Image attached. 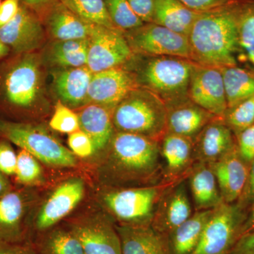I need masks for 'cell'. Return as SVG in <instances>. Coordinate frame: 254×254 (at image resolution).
Returning a JSON list of instances; mask_svg holds the SVG:
<instances>
[{
  "mask_svg": "<svg viewBox=\"0 0 254 254\" xmlns=\"http://www.w3.org/2000/svg\"><path fill=\"white\" fill-rule=\"evenodd\" d=\"M96 172L102 187L131 188L157 185L163 181L159 141L116 131L109 146L100 155Z\"/></svg>",
  "mask_w": 254,
  "mask_h": 254,
  "instance_id": "obj_1",
  "label": "cell"
},
{
  "mask_svg": "<svg viewBox=\"0 0 254 254\" xmlns=\"http://www.w3.org/2000/svg\"><path fill=\"white\" fill-rule=\"evenodd\" d=\"M43 60L38 53L11 55L0 62V118L31 122L46 110Z\"/></svg>",
  "mask_w": 254,
  "mask_h": 254,
  "instance_id": "obj_2",
  "label": "cell"
},
{
  "mask_svg": "<svg viewBox=\"0 0 254 254\" xmlns=\"http://www.w3.org/2000/svg\"><path fill=\"white\" fill-rule=\"evenodd\" d=\"M241 0L200 12L189 34L190 60L203 66H236Z\"/></svg>",
  "mask_w": 254,
  "mask_h": 254,
  "instance_id": "obj_3",
  "label": "cell"
},
{
  "mask_svg": "<svg viewBox=\"0 0 254 254\" xmlns=\"http://www.w3.org/2000/svg\"><path fill=\"white\" fill-rule=\"evenodd\" d=\"M131 71L137 86L158 96L166 106L189 98V86L195 64L178 57L145 56Z\"/></svg>",
  "mask_w": 254,
  "mask_h": 254,
  "instance_id": "obj_4",
  "label": "cell"
},
{
  "mask_svg": "<svg viewBox=\"0 0 254 254\" xmlns=\"http://www.w3.org/2000/svg\"><path fill=\"white\" fill-rule=\"evenodd\" d=\"M183 179L173 182L163 181L151 186L103 187L98 193V201L117 225L150 226L155 209L164 192Z\"/></svg>",
  "mask_w": 254,
  "mask_h": 254,
  "instance_id": "obj_5",
  "label": "cell"
},
{
  "mask_svg": "<svg viewBox=\"0 0 254 254\" xmlns=\"http://www.w3.org/2000/svg\"><path fill=\"white\" fill-rule=\"evenodd\" d=\"M117 131L133 133L160 141L167 133V107L148 90L136 87L113 110Z\"/></svg>",
  "mask_w": 254,
  "mask_h": 254,
  "instance_id": "obj_6",
  "label": "cell"
},
{
  "mask_svg": "<svg viewBox=\"0 0 254 254\" xmlns=\"http://www.w3.org/2000/svg\"><path fill=\"white\" fill-rule=\"evenodd\" d=\"M0 138L36 157L53 168H74L76 157L45 127L32 122H16L0 118Z\"/></svg>",
  "mask_w": 254,
  "mask_h": 254,
  "instance_id": "obj_7",
  "label": "cell"
},
{
  "mask_svg": "<svg viewBox=\"0 0 254 254\" xmlns=\"http://www.w3.org/2000/svg\"><path fill=\"white\" fill-rule=\"evenodd\" d=\"M86 193L83 178L73 177L60 182L32 211L29 240L59 225L81 203Z\"/></svg>",
  "mask_w": 254,
  "mask_h": 254,
  "instance_id": "obj_8",
  "label": "cell"
},
{
  "mask_svg": "<svg viewBox=\"0 0 254 254\" xmlns=\"http://www.w3.org/2000/svg\"><path fill=\"white\" fill-rule=\"evenodd\" d=\"M247 217V212L236 203L223 202L214 208L193 254H230L242 236Z\"/></svg>",
  "mask_w": 254,
  "mask_h": 254,
  "instance_id": "obj_9",
  "label": "cell"
},
{
  "mask_svg": "<svg viewBox=\"0 0 254 254\" xmlns=\"http://www.w3.org/2000/svg\"><path fill=\"white\" fill-rule=\"evenodd\" d=\"M86 254H123L116 224L104 210H93L66 221Z\"/></svg>",
  "mask_w": 254,
  "mask_h": 254,
  "instance_id": "obj_10",
  "label": "cell"
},
{
  "mask_svg": "<svg viewBox=\"0 0 254 254\" xmlns=\"http://www.w3.org/2000/svg\"><path fill=\"white\" fill-rule=\"evenodd\" d=\"M37 203L35 187L14 188L0 198V242H30V218Z\"/></svg>",
  "mask_w": 254,
  "mask_h": 254,
  "instance_id": "obj_11",
  "label": "cell"
},
{
  "mask_svg": "<svg viewBox=\"0 0 254 254\" xmlns=\"http://www.w3.org/2000/svg\"><path fill=\"white\" fill-rule=\"evenodd\" d=\"M124 33L134 54L178 57L190 60L188 37L160 25L145 23Z\"/></svg>",
  "mask_w": 254,
  "mask_h": 254,
  "instance_id": "obj_12",
  "label": "cell"
},
{
  "mask_svg": "<svg viewBox=\"0 0 254 254\" xmlns=\"http://www.w3.org/2000/svg\"><path fill=\"white\" fill-rule=\"evenodd\" d=\"M133 56L134 53L123 31L93 24L88 38L86 65L92 73L123 66Z\"/></svg>",
  "mask_w": 254,
  "mask_h": 254,
  "instance_id": "obj_13",
  "label": "cell"
},
{
  "mask_svg": "<svg viewBox=\"0 0 254 254\" xmlns=\"http://www.w3.org/2000/svg\"><path fill=\"white\" fill-rule=\"evenodd\" d=\"M46 31L38 13L21 3L16 16L0 28V41L11 55L34 53L44 43Z\"/></svg>",
  "mask_w": 254,
  "mask_h": 254,
  "instance_id": "obj_14",
  "label": "cell"
},
{
  "mask_svg": "<svg viewBox=\"0 0 254 254\" xmlns=\"http://www.w3.org/2000/svg\"><path fill=\"white\" fill-rule=\"evenodd\" d=\"M188 95L198 106L218 118H223L227 103L220 68L195 64Z\"/></svg>",
  "mask_w": 254,
  "mask_h": 254,
  "instance_id": "obj_15",
  "label": "cell"
},
{
  "mask_svg": "<svg viewBox=\"0 0 254 254\" xmlns=\"http://www.w3.org/2000/svg\"><path fill=\"white\" fill-rule=\"evenodd\" d=\"M136 87L131 71L122 66L93 73L86 105H99L113 113L115 107Z\"/></svg>",
  "mask_w": 254,
  "mask_h": 254,
  "instance_id": "obj_16",
  "label": "cell"
},
{
  "mask_svg": "<svg viewBox=\"0 0 254 254\" xmlns=\"http://www.w3.org/2000/svg\"><path fill=\"white\" fill-rule=\"evenodd\" d=\"M187 178L169 187L159 200L150 227L162 236L168 237L193 214Z\"/></svg>",
  "mask_w": 254,
  "mask_h": 254,
  "instance_id": "obj_17",
  "label": "cell"
},
{
  "mask_svg": "<svg viewBox=\"0 0 254 254\" xmlns=\"http://www.w3.org/2000/svg\"><path fill=\"white\" fill-rule=\"evenodd\" d=\"M46 31L56 41L88 39L93 23L82 19L60 0L38 11Z\"/></svg>",
  "mask_w": 254,
  "mask_h": 254,
  "instance_id": "obj_18",
  "label": "cell"
},
{
  "mask_svg": "<svg viewBox=\"0 0 254 254\" xmlns=\"http://www.w3.org/2000/svg\"><path fill=\"white\" fill-rule=\"evenodd\" d=\"M237 147L236 136L223 119L212 120L193 141L195 162L210 163L220 160Z\"/></svg>",
  "mask_w": 254,
  "mask_h": 254,
  "instance_id": "obj_19",
  "label": "cell"
},
{
  "mask_svg": "<svg viewBox=\"0 0 254 254\" xmlns=\"http://www.w3.org/2000/svg\"><path fill=\"white\" fill-rule=\"evenodd\" d=\"M163 166V181L187 178L195 163L193 141L174 133H166L159 141Z\"/></svg>",
  "mask_w": 254,
  "mask_h": 254,
  "instance_id": "obj_20",
  "label": "cell"
},
{
  "mask_svg": "<svg viewBox=\"0 0 254 254\" xmlns=\"http://www.w3.org/2000/svg\"><path fill=\"white\" fill-rule=\"evenodd\" d=\"M208 164L216 178L224 202L236 203L247 181L250 164L240 156L237 147L220 160Z\"/></svg>",
  "mask_w": 254,
  "mask_h": 254,
  "instance_id": "obj_21",
  "label": "cell"
},
{
  "mask_svg": "<svg viewBox=\"0 0 254 254\" xmlns=\"http://www.w3.org/2000/svg\"><path fill=\"white\" fill-rule=\"evenodd\" d=\"M167 107V133L194 141L209 123L218 118L198 106L190 98Z\"/></svg>",
  "mask_w": 254,
  "mask_h": 254,
  "instance_id": "obj_22",
  "label": "cell"
},
{
  "mask_svg": "<svg viewBox=\"0 0 254 254\" xmlns=\"http://www.w3.org/2000/svg\"><path fill=\"white\" fill-rule=\"evenodd\" d=\"M92 76L86 66L55 69L53 89L59 101L71 109L86 105Z\"/></svg>",
  "mask_w": 254,
  "mask_h": 254,
  "instance_id": "obj_23",
  "label": "cell"
},
{
  "mask_svg": "<svg viewBox=\"0 0 254 254\" xmlns=\"http://www.w3.org/2000/svg\"><path fill=\"white\" fill-rule=\"evenodd\" d=\"M187 181L195 211L213 209L223 203L216 178L208 163L195 162Z\"/></svg>",
  "mask_w": 254,
  "mask_h": 254,
  "instance_id": "obj_24",
  "label": "cell"
},
{
  "mask_svg": "<svg viewBox=\"0 0 254 254\" xmlns=\"http://www.w3.org/2000/svg\"><path fill=\"white\" fill-rule=\"evenodd\" d=\"M80 129L91 138L95 153L101 155L109 146L116 130L112 113L99 105L87 104L78 113Z\"/></svg>",
  "mask_w": 254,
  "mask_h": 254,
  "instance_id": "obj_25",
  "label": "cell"
},
{
  "mask_svg": "<svg viewBox=\"0 0 254 254\" xmlns=\"http://www.w3.org/2000/svg\"><path fill=\"white\" fill-rule=\"evenodd\" d=\"M123 254H170L168 239L150 226L117 225Z\"/></svg>",
  "mask_w": 254,
  "mask_h": 254,
  "instance_id": "obj_26",
  "label": "cell"
},
{
  "mask_svg": "<svg viewBox=\"0 0 254 254\" xmlns=\"http://www.w3.org/2000/svg\"><path fill=\"white\" fill-rule=\"evenodd\" d=\"M213 209L195 211L168 235L167 239L170 254L194 253Z\"/></svg>",
  "mask_w": 254,
  "mask_h": 254,
  "instance_id": "obj_27",
  "label": "cell"
},
{
  "mask_svg": "<svg viewBox=\"0 0 254 254\" xmlns=\"http://www.w3.org/2000/svg\"><path fill=\"white\" fill-rule=\"evenodd\" d=\"M198 14L180 0H155L152 23L188 37Z\"/></svg>",
  "mask_w": 254,
  "mask_h": 254,
  "instance_id": "obj_28",
  "label": "cell"
},
{
  "mask_svg": "<svg viewBox=\"0 0 254 254\" xmlns=\"http://www.w3.org/2000/svg\"><path fill=\"white\" fill-rule=\"evenodd\" d=\"M88 39L55 41L47 47L43 60L53 67L76 68L87 65Z\"/></svg>",
  "mask_w": 254,
  "mask_h": 254,
  "instance_id": "obj_29",
  "label": "cell"
},
{
  "mask_svg": "<svg viewBox=\"0 0 254 254\" xmlns=\"http://www.w3.org/2000/svg\"><path fill=\"white\" fill-rule=\"evenodd\" d=\"M31 242L37 254H86L79 241L65 225L38 234Z\"/></svg>",
  "mask_w": 254,
  "mask_h": 254,
  "instance_id": "obj_30",
  "label": "cell"
},
{
  "mask_svg": "<svg viewBox=\"0 0 254 254\" xmlns=\"http://www.w3.org/2000/svg\"><path fill=\"white\" fill-rule=\"evenodd\" d=\"M237 63L254 72V0H241L239 5Z\"/></svg>",
  "mask_w": 254,
  "mask_h": 254,
  "instance_id": "obj_31",
  "label": "cell"
},
{
  "mask_svg": "<svg viewBox=\"0 0 254 254\" xmlns=\"http://www.w3.org/2000/svg\"><path fill=\"white\" fill-rule=\"evenodd\" d=\"M223 78L227 108L254 95V72L242 66L220 68Z\"/></svg>",
  "mask_w": 254,
  "mask_h": 254,
  "instance_id": "obj_32",
  "label": "cell"
},
{
  "mask_svg": "<svg viewBox=\"0 0 254 254\" xmlns=\"http://www.w3.org/2000/svg\"><path fill=\"white\" fill-rule=\"evenodd\" d=\"M68 9L88 23L115 28L103 0H60Z\"/></svg>",
  "mask_w": 254,
  "mask_h": 254,
  "instance_id": "obj_33",
  "label": "cell"
},
{
  "mask_svg": "<svg viewBox=\"0 0 254 254\" xmlns=\"http://www.w3.org/2000/svg\"><path fill=\"white\" fill-rule=\"evenodd\" d=\"M16 183L21 187H36L45 183L44 172L39 160L26 150L19 148L14 175Z\"/></svg>",
  "mask_w": 254,
  "mask_h": 254,
  "instance_id": "obj_34",
  "label": "cell"
},
{
  "mask_svg": "<svg viewBox=\"0 0 254 254\" xmlns=\"http://www.w3.org/2000/svg\"><path fill=\"white\" fill-rule=\"evenodd\" d=\"M110 20L115 28L131 31L144 24L132 10L127 0H103Z\"/></svg>",
  "mask_w": 254,
  "mask_h": 254,
  "instance_id": "obj_35",
  "label": "cell"
},
{
  "mask_svg": "<svg viewBox=\"0 0 254 254\" xmlns=\"http://www.w3.org/2000/svg\"><path fill=\"white\" fill-rule=\"evenodd\" d=\"M224 123L235 136L254 124V95L232 108H227Z\"/></svg>",
  "mask_w": 254,
  "mask_h": 254,
  "instance_id": "obj_36",
  "label": "cell"
},
{
  "mask_svg": "<svg viewBox=\"0 0 254 254\" xmlns=\"http://www.w3.org/2000/svg\"><path fill=\"white\" fill-rule=\"evenodd\" d=\"M49 125L52 129L68 134L80 129L78 114L60 101L55 105Z\"/></svg>",
  "mask_w": 254,
  "mask_h": 254,
  "instance_id": "obj_37",
  "label": "cell"
},
{
  "mask_svg": "<svg viewBox=\"0 0 254 254\" xmlns=\"http://www.w3.org/2000/svg\"><path fill=\"white\" fill-rule=\"evenodd\" d=\"M68 145L70 151L78 158H88L95 154L91 138L81 129L68 134Z\"/></svg>",
  "mask_w": 254,
  "mask_h": 254,
  "instance_id": "obj_38",
  "label": "cell"
},
{
  "mask_svg": "<svg viewBox=\"0 0 254 254\" xmlns=\"http://www.w3.org/2000/svg\"><path fill=\"white\" fill-rule=\"evenodd\" d=\"M17 163L16 153L11 142L0 138V171L8 177L14 176Z\"/></svg>",
  "mask_w": 254,
  "mask_h": 254,
  "instance_id": "obj_39",
  "label": "cell"
},
{
  "mask_svg": "<svg viewBox=\"0 0 254 254\" xmlns=\"http://www.w3.org/2000/svg\"><path fill=\"white\" fill-rule=\"evenodd\" d=\"M235 136L240 156L250 165L254 160V124Z\"/></svg>",
  "mask_w": 254,
  "mask_h": 254,
  "instance_id": "obj_40",
  "label": "cell"
},
{
  "mask_svg": "<svg viewBox=\"0 0 254 254\" xmlns=\"http://www.w3.org/2000/svg\"><path fill=\"white\" fill-rule=\"evenodd\" d=\"M236 203L240 208L247 213L251 207L254 204V160L250 164L247 181Z\"/></svg>",
  "mask_w": 254,
  "mask_h": 254,
  "instance_id": "obj_41",
  "label": "cell"
},
{
  "mask_svg": "<svg viewBox=\"0 0 254 254\" xmlns=\"http://www.w3.org/2000/svg\"><path fill=\"white\" fill-rule=\"evenodd\" d=\"M132 10L143 23L153 22L155 0H127Z\"/></svg>",
  "mask_w": 254,
  "mask_h": 254,
  "instance_id": "obj_42",
  "label": "cell"
},
{
  "mask_svg": "<svg viewBox=\"0 0 254 254\" xmlns=\"http://www.w3.org/2000/svg\"><path fill=\"white\" fill-rule=\"evenodd\" d=\"M187 7L196 11L203 12L225 6L237 0H180Z\"/></svg>",
  "mask_w": 254,
  "mask_h": 254,
  "instance_id": "obj_43",
  "label": "cell"
},
{
  "mask_svg": "<svg viewBox=\"0 0 254 254\" xmlns=\"http://www.w3.org/2000/svg\"><path fill=\"white\" fill-rule=\"evenodd\" d=\"M20 0H4L0 5V28L7 24L17 14Z\"/></svg>",
  "mask_w": 254,
  "mask_h": 254,
  "instance_id": "obj_44",
  "label": "cell"
},
{
  "mask_svg": "<svg viewBox=\"0 0 254 254\" xmlns=\"http://www.w3.org/2000/svg\"><path fill=\"white\" fill-rule=\"evenodd\" d=\"M0 254H37L31 242L24 243L0 242Z\"/></svg>",
  "mask_w": 254,
  "mask_h": 254,
  "instance_id": "obj_45",
  "label": "cell"
},
{
  "mask_svg": "<svg viewBox=\"0 0 254 254\" xmlns=\"http://www.w3.org/2000/svg\"><path fill=\"white\" fill-rule=\"evenodd\" d=\"M230 254H254V230L242 235Z\"/></svg>",
  "mask_w": 254,
  "mask_h": 254,
  "instance_id": "obj_46",
  "label": "cell"
},
{
  "mask_svg": "<svg viewBox=\"0 0 254 254\" xmlns=\"http://www.w3.org/2000/svg\"><path fill=\"white\" fill-rule=\"evenodd\" d=\"M14 189V187L10 181L9 177L0 171V198L9 193Z\"/></svg>",
  "mask_w": 254,
  "mask_h": 254,
  "instance_id": "obj_47",
  "label": "cell"
},
{
  "mask_svg": "<svg viewBox=\"0 0 254 254\" xmlns=\"http://www.w3.org/2000/svg\"><path fill=\"white\" fill-rule=\"evenodd\" d=\"M53 1L55 0H20V2L38 12Z\"/></svg>",
  "mask_w": 254,
  "mask_h": 254,
  "instance_id": "obj_48",
  "label": "cell"
},
{
  "mask_svg": "<svg viewBox=\"0 0 254 254\" xmlns=\"http://www.w3.org/2000/svg\"><path fill=\"white\" fill-rule=\"evenodd\" d=\"M254 230V204L251 207L247 213L245 223L242 228V236L245 234L248 233ZM241 236V237H242Z\"/></svg>",
  "mask_w": 254,
  "mask_h": 254,
  "instance_id": "obj_49",
  "label": "cell"
},
{
  "mask_svg": "<svg viewBox=\"0 0 254 254\" xmlns=\"http://www.w3.org/2000/svg\"><path fill=\"white\" fill-rule=\"evenodd\" d=\"M11 55V52L9 47L6 46L4 43L0 41V62L6 59Z\"/></svg>",
  "mask_w": 254,
  "mask_h": 254,
  "instance_id": "obj_50",
  "label": "cell"
},
{
  "mask_svg": "<svg viewBox=\"0 0 254 254\" xmlns=\"http://www.w3.org/2000/svg\"><path fill=\"white\" fill-rule=\"evenodd\" d=\"M2 0H0V5L1 4V3H2Z\"/></svg>",
  "mask_w": 254,
  "mask_h": 254,
  "instance_id": "obj_51",
  "label": "cell"
}]
</instances>
